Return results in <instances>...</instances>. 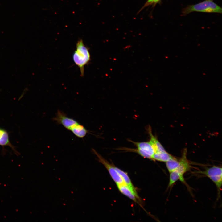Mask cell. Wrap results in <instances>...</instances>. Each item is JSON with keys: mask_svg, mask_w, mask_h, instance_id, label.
Here are the masks:
<instances>
[{"mask_svg": "<svg viewBox=\"0 0 222 222\" xmlns=\"http://www.w3.org/2000/svg\"></svg>", "mask_w": 222, "mask_h": 222, "instance_id": "cell-18", "label": "cell"}, {"mask_svg": "<svg viewBox=\"0 0 222 222\" xmlns=\"http://www.w3.org/2000/svg\"><path fill=\"white\" fill-rule=\"evenodd\" d=\"M53 120L67 129L71 131L79 123L73 118L68 117L62 111L58 110Z\"/></svg>", "mask_w": 222, "mask_h": 222, "instance_id": "cell-5", "label": "cell"}, {"mask_svg": "<svg viewBox=\"0 0 222 222\" xmlns=\"http://www.w3.org/2000/svg\"><path fill=\"white\" fill-rule=\"evenodd\" d=\"M92 151L97 155L99 161L103 164L107 169L111 177L117 185L125 184L122 178L116 170L114 166L108 162L95 150L92 149Z\"/></svg>", "mask_w": 222, "mask_h": 222, "instance_id": "cell-6", "label": "cell"}, {"mask_svg": "<svg viewBox=\"0 0 222 222\" xmlns=\"http://www.w3.org/2000/svg\"><path fill=\"white\" fill-rule=\"evenodd\" d=\"M160 0H148L145 5L144 7L150 5H155Z\"/></svg>", "mask_w": 222, "mask_h": 222, "instance_id": "cell-16", "label": "cell"}, {"mask_svg": "<svg viewBox=\"0 0 222 222\" xmlns=\"http://www.w3.org/2000/svg\"><path fill=\"white\" fill-rule=\"evenodd\" d=\"M114 168L122 178L124 183L128 186L134 192L137 193L135 188L132 184L127 174L116 167L114 166Z\"/></svg>", "mask_w": 222, "mask_h": 222, "instance_id": "cell-10", "label": "cell"}, {"mask_svg": "<svg viewBox=\"0 0 222 222\" xmlns=\"http://www.w3.org/2000/svg\"><path fill=\"white\" fill-rule=\"evenodd\" d=\"M130 141L136 146L137 148H126L127 150L134 151L144 158L151 159L155 153V151L150 141L138 142Z\"/></svg>", "mask_w": 222, "mask_h": 222, "instance_id": "cell-4", "label": "cell"}, {"mask_svg": "<svg viewBox=\"0 0 222 222\" xmlns=\"http://www.w3.org/2000/svg\"><path fill=\"white\" fill-rule=\"evenodd\" d=\"M0 145L1 146H9L13 148L12 146L10 143L9 140L8 133L3 130L2 135L0 138Z\"/></svg>", "mask_w": 222, "mask_h": 222, "instance_id": "cell-15", "label": "cell"}, {"mask_svg": "<svg viewBox=\"0 0 222 222\" xmlns=\"http://www.w3.org/2000/svg\"><path fill=\"white\" fill-rule=\"evenodd\" d=\"M168 187H169L173 185L178 180L184 183L185 180L184 178L182 177L176 171H174L170 173Z\"/></svg>", "mask_w": 222, "mask_h": 222, "instance_id": "cell-13", "label": "cell"}, {"mask_svg": "<svg viewBox=\"0 0 222 222\" xmlns=\"http://www.w3.org/2000/svg\"><path fill=\"white\" fill-rule=\"evenodd\" d=\"M166 163L167 169L170 173L177 168L179 164V160L173 157L166 162Z\"/></svg>", "mask_w": 222, "mask_h": 222, "instance_id": "cell-14", "label": "cell"}, {"mask_svg": "<svg viewBox=\"0 0 222 222\" xmlns=\"http://www.w3.org/2000/svg\"><path fill=\"white\" fill-rule=\"evenodd\" d=\"M72 59L75 64L80 69L81 76H84V66L90 61L91 56L88 47L85 45L81 39L78 40L76 43Z\"/></svg>", "mask_w": 222, "mask_h": 222, "instance_id": "cell-1", "label": "cell"}, {"mask_svg": "<svg viewBox=\"0 0 222 222\" xmlns=\"http://www.w3.org/2000/svg\"><path fill=\"white\" fill-rule=\"evenodd\" d=\"M187 150H184L182 155L179 160V164L176 171L182 177L184 178V174L189 171L191 168L190 163L187 158Z\"/></svg>", "mask_w": 222, "mask_h": 222, "instance_id": "cell-7", "label": "cell"}, {"mask_svg": "<svg viewBox=\"0 0 222 222\" xmlns=\"http://www.w3.org/2000/svg\"><path fill=\"white\" fill-rule=\"evenodd\" d=\"M201 173L209 178L215 183L217 188L218 194L220 195L222 183L221 166L214 165L207 167Z\"/></svg>", "mask_w": 222, "mask_h": 222, "instance_id": "cell-3", "label": "cell"}, {"mask_svg": "<svg viewBox=\"0 0 222 222\" xmlns=\"http://www.w3.org/2000/svg\"><path fill=\"white\" fill-rule=\"evenodd\" d=\"M173 156L166 151L157 152L153 156L151 159L162 162H166Z\"/></svg>", "mask_w": 222, "mask_h": 222, "instance_id": "cell-12", "label": "cell"}, {"mask_svg": "<svg viewBox=\"0 0 222 222\" xmlns=\"http://www.w3.org/2000/svg\"><path fill=\"white\" fill-rule=\"evenodd\" d=\"M117 185L119 190L122 193L134 201H137V199L138 198L137 193L134 192L125 184Z\"/></svg>", "mask_w": 222, "mask_h": 222, "instance_id": "cell-8", "label": "cell"}, {"mask_svg": "<svg viewBox=\"0 0 222 222\" xmlns=\"http://www.w3.org/2000/svg\"><path fill=\"white\" fill-rule=\"evenodd\" d=\"M222 13L221 8L212 0H206L199 3L190 5L183 9V14L186 15L193 12Z\"/></svg>", "mask_w": 222, "mask_h": 222, "instance_id": "cell-2", "label": "cell"}, {"mask_svg": "<svg viewBox=\"0 0 222 222\" xmlns=\"http://www.w3.org/2000/svg\"><path fill=\"white\" fill-rule=\"evenodd\" d=\"M71 131L76 136L80 138H84L89 133L88 130L79 123Z\"/></svg>", "mask_w": 222, "mask_h": 222, "instance_id": "cell-11", "label": "cell"}, {"mask_svg": "<svg viewBox=\"0 0 222 222\" xmlns=\"http://www.w3.org/2000/svg\"><path fill=\"white\" fill-rule=\"evenodd\" d=\"M151 127L148 128V133L150 137V141L152 146L155 151V153L166 151L163 147L159 142L156 137L152 134Z\"/></svg>", "mask_w": 222, "mask_h": 222, "instance_id": "cell-9", "label": "cell"}, {"mask_svg": "<svg viewBox=\"0 0 222 222\" xmlns=\"http://www.w3.org/2000/svg\"><path fill=\"white\" fill-rule=\"evenodd\" d=\"M3 130L0 129V138L2 135Z\"/></svg>", "mask_w": 222, "mask_h": 222, "instance_id": "cell-17", "label": "cell"}]
</instances>
